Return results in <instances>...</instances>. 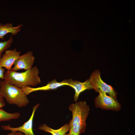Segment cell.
Here are the masks:
<instances>
[{
    "label": "cell",
    "instance_id": "cell-4",
    "mask_svg": "<svg viewBox=\"0 0 135 135\" xmlns=\"http://www.w3.org/2000/svg\"><path fill=\"white\" fill-rule=\"evenodd\" d=\"M89 80L92 89L96 92L107 93L110 96L116 99V92L112 86L107 84L102 80L99 70H94L90 75Z\"/></svg>",
    "mask_w": 135,
    "mask_h": 135
},
{
    "label": "cell",
    "instance_id": "cell-10",
    "mask_svg": "<svg viewBox=\"0 0 135 135\" xmlns=\"http://www.w3.org/2000/svg\"><path fill=\"white\" fill-rule=\"evenodd\" d=\"M69 86L74 90L75 93L74 97V100L76 102L78 96L81 93L85 90L92 89L89 79L84 82L79 81L73 80L72 79H69Z\"/></svg>",
    "mask_w": 135,
    "mask_h": 135
},
{
    "label": "cell",
    "instance_id": "cell-16",
    "mask_svg": "<svg viewBox=\"0 0 135 135\" xmlns=\"http://www.w3.org/2000/svg\"><path fill=\"white\" fill-rule=\"evenodd\" d=\"M5 72V70L0 66V78L4 80V75Z\"/></svg>",
    "mask_w": 135,
    "mask_h": 135
},
{
    "label": "cell",
    "instance_id": "cell-11",
    "mask_svg": "<svg viewBox=\"0 0 135 135\" xmlns=\"http://www.w3.org/2000/svg\"><path fill=\"white\" fill-rule=\"evenodd\" d=\"M23 26L22 24H19L14 26L12 23H0V39L3 40L4 37L8 34H11L12 36L16 35L21 31Z\"/></svg>",
    "mask_w": 135,
    "mask_h": 135
},
{
    "label": "cell",
    "instance_id": "cell-2",
    "mask_svg": "<svg viewBox=\"0 0 135 135\" xmlns=\"http://www.w3.org/2000/svg\"><path fill=\"white\" fill-rule=\"evenodd\" d=\"M68 108L72 116L69 123L70 127L69 133L73 135H80L85 131L86 121L89 112V106L86 102L80 101L71 104Z\"/></svg>",
    "mask_w": 135,
    "mask_h": 135
},
{
    "label": "cell",
    "instance_id": "cell-17",
    "mask_svg": "<svg viewBox=\"0 0 135 135\" xmlns=\"http://www.w3.org/2000/svg\"><path fill=\"white\" fill-rule=\"evenodd\" d=\"M16 131H12L9 133L7 134L6 135H16Z\"/></svg>",
    "mask_w": 135,
    "mask_h": 135
},
{
    "label": "cell",
    "instance_id": "cell-1",
    "mask_svg": "<svg viewBox=\"0 0 135 135\" xmlns=\"http://www.w3.org/2000/svg\"><path fill=\"white\" fill-rule=\"evenodd\" d=\"M39 70L37 66L22 72L11 70L5 71L4 80L6 82L22 88L26 86L34 87L40 84Z\"/></svg>",
    "mask_w": 135,
    "mask_h": 135
},
{
    "label": "cell",
    "instance_id": "cell-8",
    "mask_svg": "<svg viewBox=\"0 0 135 135\" xmlns=\"http://www.w3.org/2000/svg\"><path fill=\"white\" fill-rule=\"evenodd\" d=\"M69 79H65L61 82H58L55 79L44 86L36 88L26 86L21 89L24 93L27 96L32 92L38 91L54 90L63 86H69Z\"/></svg>",
    "mask_w": 135,
    "mask_h": 135
},
{
    "label": "cell",
    "instance_id": "cell-9",
    "mask_svg": "<svg viewBox=\"0 0 135 135\" xmlns=\"http://www.w3.org/2000/svg\"><path fill=\"white\" fill-rule=\"evenodd\" d=\"M20 54L21 52L18 51L16 48L6 50L0 58V66L8 70H11L12 66L20 56Z\"/></svg>",
    "mask_w": 135,
    "mask_h": 135
},
{
    "label": "cell",
    "instance_id": "cell-18",
    "mask_svg": "<svg viewBox=\"0 0 135 135\" xmlns=\"http://www.w3.org/2000/svg\"><path fill=\"white\" fill-rule=\"evenodd\" d=\"M16 135H24V134L21 132L16 131Z\"/></svg>",
    "mask_w": 135,
    "mask_h": 135
},
{
    "label": "cell",
    "instance_id": "cell-6",
    "mask_svg": "<svg viewBox=\"0 0 135 135\" xmlns=\"http://www.w3.org/2000/svg\"><path fill=\"white\" fill-rule=\"evenodd\" d=\"M34 58L33 52L28 51L19 56L14 63V67L11 70L17 72L22 69L27 70L31 69L34 62Z\"/></svg>",
    "mask_w": 135,
    "mask_h": 135
},
{
    "label": "cell",
    "instance_id": "cell-13",
    "mask_svg": "<svg viewBox=\"0 0 135 135\" xmlns=\"http://www.w3.org/2000/svg\"><path fill=\"white\" fill-rule=\"evenodd\" d=\"M20 116V114L19 112L10 113L5 111L2 108H0V122L17 119Z\"/></svg>",
    "mask_w": 135,
    "mask_h": 135
},
{
    "label": "cell",
    "instance_id": "cell-5",
    "mask_svg": "<svg viewBox=\"0 0 135 135\" xmlns=\"http://www.w3.org/2000/svg\"><path fill=\"white\" fill-rule=\"evenodd\" d=\"M99 95L96 97L95 104L96 108L102 109L118 111L121 106L117 100L113 97L108 96L104 92H99Z\"/></svg>",
    "mask_w": 135,
    "mask_h": 135
},
{
    "label": "cell",
    "instance_id": "cell-12",
    "mask_svg": "<svg viewBox=\"0 0 135 135\" xmlns=\"http://www.w3.org/2000/svg\"><path fill=\"white\" fill-rule=\"evenodd\" d=\"M70 127L69 123L68 124H66L59 129L54 130L44 124L40 126L37 129L50 133L52 135H64L69 131Z\"/></svg>",
    "mask_w": 135,
    "mask_h": 135
},
{
    "label": "cell",
    "instance_id": "cell-15",
    "mask_svg": "<svg viewBox=\"0 0 135 135\" xmlns=\"http://www.w3.org/2000/svg\"><path fill=\"white\" fill-rule=\"evenodd\" d=\"M5 105L6 104L4 98L0 94V108H1Z\"/></svg>",
    "mask_w": 135,
    "mask_h": 135
},
{
    "label": "cell",
    "instance_id": "cell-7",
    "mask_svg": "<svg viewBox=\"0 0 135 135\" xmlns=\"http://www.w3.org/2000/svg\"><path fill=\"white\" fill-rule=\"evenodd\" d=\"M40 105L39 104H37L33 107L32 113L30 118L22 126L16 128L11 127L10 125L1 126V128L4 130L21 132L24 133V135H34L32 130L33 120L35 113Z\"/></svg>",
    "mask_w": 135,
    "mask_h": 135
},
{
    "label": "cell",
    "instance_id": "cell-19",
    "mask_svg": "<svg viewBox=\"0 0 135 135\" xmlns=\"http://www.w3.org/2000/svg\"><path fill=\"white\" fill-rule=\"evenodd\" d=\"M64 135H73L72 134H70V133H69L68 134H66Z\"/></svg>",
    "mask_w": 135,
    "mask_h": 135
},
{
    "label": "cell",
    "instance_id": "cell-3",
    "mask_svg": "<svg viewBox=\"0 0 135 135\" xmlns=\"http://www.w3.org/2000/svg\"><path fill=\"white\" fill-rule=\"evenodd\" d=\"M0 94L9 104L21 108L26 106L30 100L22 89L0 80Z\"/></svg>",
    "mask_w": 135,
    "mask_h": 135
},
{
    "label": "cell",
    "instance_id": "cell-14",
    "mask_svg": "<svg viewBox=\"0 0 135 135\" xmlns=\"http://www.w3.org/2000/svg\"><path fill=\"white\" fill-rule=\"evenodd\" d=\"M13 42L14 39L12 36H11L8 40L0 42V58L2 57L3 52L8 50Z\"/></svg>",
    "mask_w": 135,
    "mask_h": 135
}]
</instances>
